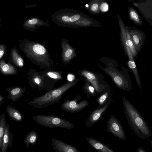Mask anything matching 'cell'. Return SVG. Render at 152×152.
Masks as SVG:
<instances>
[{
  "mask_svg": "<svg viewBox=\"0 0 152 152\" xmlns=\"http://www.w3.org/2000/svg\"><path fill=\"white\" fill-rule=\"evenodd\" d=\"M27 74L28 76V83L31 87L39 88V87H43L44 75H42L41 73L31 69Z\"/></svg>",
  "mask_w": 152,
  "mask_h": 152,
  "instance_id": "7c38bea8",
  "label": "cell"
},
{
  "mask_svg": "<svg viewBox=\"0 0 152 152\" xmlns=\"http://www.w3.org/2000/svg\"><path fill=\"white\" fill-rule=\"evenodd\" d=\"M129 15L131 19L138 25H141L142 22L140 17L136 12L133 8L129 7Z\"/></svg>",
  "mask_w": 152,
  "mask_h": 152,
  "instance_id": "cb8c5ba5",
  "label": "cell"
},
{
  "mask_svg": "<svg viewBox=\"0 0 152 152\" xmlns=\"http://www.w3.org/2000/svg\"><path fill=\"white\" fill-rule=\"evenodd\" d=\"M6 50L5 45L0 44V59L4 55Z\"/></svg>",
  "mask_w": 152,
  "mask_h": 152,
  "instance_id": "f546056e",
  "label": "cell"
},
{
  "mask_svg": "<svg viewBox=\"0 0 152 152\" xmlns=\"http://www.w3.org/2000/svg\"><path fill=\"white\" fill-rule=\"evenodd\" d=\"M83 90L86 94L88 98H89L91 96L96 97L98 94L95 89L91 84L85 78Z\"/></svg>",
  "mask_w": 152,
  "mask_h": 152,
  "instance_id": "ffe728a7",
  "label": "cell"
},
{
  "mask_svg": "<svg viewBox=\"0 0 152 152\" xmlns=\"http://www.w3.org/2000/svg\"><path fill=\"white\" fill-rule=\"evenodd\" d=\"M38 139V135L34 131L32 130L27 135L25 138V144L28 148L30 144L34 145L37 142Z\"/></svg>",
  "mask_w": 152,
  "mask_h": 152,
  "instance_id": "7402d4cb",
  "label": "cell"
},
{
  "mask_svg": "<svg viewBox=\"0 0 152 152\" xmlns=\"http://www.w3.org/2000/svg\"><path fill=\"white\" fill-rule=\"evenodd\" d=\"M0 72L4 75H11L17 73L15 68L10 63H6L4 60L0 61Z\"/></svg>",
  "mask_w": 152,
  "mask_h": 152,
  "instance_id": "e0dca14e",
  "label": "cell"
},
{
  "mask_svg": "<svg viewBox=\"0 0 152 152\" xmlns=\"http://www.w3.org/2000/svg\"><path fill=\"white\" fill-rule=\"evenodd\" d=\"M28 41L25 42L22 50L29 60L41 68L53 65V61L44 46L39 43Z\"/></svg>",
  "mask_w": 152,
  "mask_h": 152,
  "instance_id": "3957f363",
  "label": "cell"
},
{
  "mask_svg": "<svg viewBox=\"0 0 152 152\" xmlns=\"http://www.w3.org/2000/svg\"><path fill=\"white\" fill-rule=\"evenodd\" d=\"M4 99V98L1 95H0V104L2 102V101Z\"/></svg>",
  "mask_w": 152,
  "mask_h": 152,
  "instance_id": "d6a6232c",
  "label": "cell"
},
{
  "mask_svg": "<svg viewBox=\"0 0 152 152\" xmlns=\"http://www.w3.org/2000/svg\"><path fill=\"white\" fill-rule=\"evenodd\" d=\"M6 118L4 114L2 116L0 121V148L1 147L3 138L6 126Z\"/></svg>",
  "mask_w": 152,
  "mask_h": 152,
  "instance_id": "484cf974",
  "label": "cell"
},
{
  "mask_svg": "<svg viewBox=\"0 0 152 152\" xmlns=\"http://www.w3.org/2000/svg\"><path fill=\"white\" fill-rule=\"evenodd\" d=\"M129 33L135 48L137 51L140 50L144 41V35L142 32L136 29L129 30Z\"/></svg>",
  "mask_w": 152,
  "mask_h": 152,
  "instance_id": "9a60e30c",
  "label": "cell"
},
{
  "mask_svg": "<svg viewBox=\"0 0 152 152\" xmlns=\"http://www.w3.org/2000/svg\"><path fill=\"white\" fill-rule=\"evenodd\" d=\"M51 144L55 152H80L75 147L59 139H52Z\"/></svg>",
  "mask_w": 152,
  "mask_h": 152,
  "instance_id": "4fadbf2b",
  "label": "cell"
},
{
  "mask_svg": "<svg viewBox=\"0 0 152 152\" xmlns=\"http://www.w3.org/2000/svg\"><path fill=\"white\" fill-rule=\"evenodd\" d=\"M26 87L23 88L17 86L10 87L4 90L8 91L9 94L7 98L10 99L14 103L19 99L26 91Z\"/></svg>",
  "mask_w": 152,
  "mask_h": 152,
  "instance_id": "5bb4252c",
  "label": "cell"
},
{
  "mask_svg": "<svg viewBox=\"0 0 152 152\" xmlns=\"http://www.w3.org/2000/svg\"><path fill=\"white\" fill-rule=\"evenodd\" d=\"M136 152H147L142 146L139 147L137 150Z\"/></svg>",
  "mask_w": 152,
  "mask_h": 152,
  "instance_id": "1f68e13d",
  "label": "cell"
},
{
  "mask_svg": "<svg viewBox=\"0 0 152 152\" xmlns=\"http://www.w3.org/2000/svg\"><path fill=\"white\" fill-rule=\"evenodd\" d=\"M79 75L88 80L94 88L98 95L111 91L110 86L105 81L102 74L84 69L78 71Z\"/></svg>",
  "mask_w": 152,
  "mask_h": 152,
  "instance_id": "52a82bcc",
  "label": "cell"
},
{
  "mask_svg": "<svg viewBox=\"0 0 152 152\" xmlns=\"http://www.w3.org/2000/svg\"><path fill=\"white\" fill-rule=\"evenodd\" d=\"M101 1H93L90 3L89 7L90 11L93 13L96 14L100 12L99 6Z\"/></svg>",
  "mask_w": 152,
  "mask_h": 152,
  "instance_id": "d4e9b609",
  "label": "cell"
},
{
  "mask_svg": "<svg viewBox=\"0 0 152 152\" xmlns=\"http://www.w3.org/2000/svg\"><path fill=\"white\" fill-rule=\"evenodd\" d=\"M100 10L102 12H107L109 9V6L106 2H101L99 6Z\"/></svg>",
  "mask_w": 152,
  "mask_h": 152,
  "instance_id": "f1b7e54d",
  "label": "cell"
},
{
  "mask_svg": "<svg viewBox=\"0 0 152 152\" xmlns=\"http://www.w3.org/2000/svg\"><path fill=\"white\" fill-rule=\"evenodd\" d=\"M124 111L128 123L139 137L145 139L152 136L150 128L140 113L125 97H123Z\"/></svg>",
  "mask_w": 152,
  "mask_h": 152,
  "instance_id": "6da1fadb",
  "label": "cell"
},
{
  "mask_svg": "<svg viewBox=\"0 0 152 152\" xmlns=\"http://www.w3.org/2000/svg\"></svg>",
  "mask_w": 152,
  "mask_h": 152,
  "instance_id": "836d02e7",
  "label": "cell"
},
{
  "mask_svg": "<svg viewBox=\"0 0 152 152\" xmlns=\"http://www.w3.org/2000/svg\"><path fill=\"white\" fill-rule=\"evenodd\" d=\"M88 143L98 152H115L105 144L93 137L86 138Z\"/></svg>",
  "mask_w": 152,
  "mask_h": 152,
  "instance_id": "2e32d148",
  "label": "cell"
},
{
  "mask_svg": "<svg viewBox=\"0 0 152 152\" xmlns=\"http://www.w3.org/2000/svg\"><path fill=\"white\" fill-rule=\"evenodd\" d=\"M81 98V96L78 95L73 99L64 102L61 107L63 110L71 113L79 112L86 107L89 104L88 102L86 100L77 102Z\"/></svg>",
  "mask_w": 152,
  "mask_h": 152,
  "instance_id": "9c48e42d",
  "label": "cell"
},
{
  "mask_svg": "<svg viewBox=\"0 0 152 152\" xmlns=\"http://www.w3.org/2000/svg\"><path fill=\"white\" fill-rule=\"evenodd\" d=\"M5 110L9 117L14 120L18 122L22 121V117L21 113L15 108L11 106H8L6 107Z\"/></svg>",
  "mask_w": 152,
  "mask_h": 152,
  "instance_id": "d6986e66",
  "label": "cell"
},
{
  "mask_svg": "<svg viewBox=\"0 0 152 152\" xmlns=\"http://www.w3.org/2000/svg\"><path fill=\"white\" fill-rule=\"evenodd\" d=\"M107 131L118 138L125 140L126 136L120 123L113 115H111L107 122Z\"/></svg>",
  "mask_w": 152,
  "mask_h": 152,
  "instance_id": "30bf717a",
  "label": "cell"
},
{
  "mask_svg": "<svg viewBox=\"0 0 152 152\" xmlns=\"http://www.w3.org/2000/svg\"><path fill=\"white\" fill-rule=\"evenodd\" d=\"M44 21L37 18H33L26 20L24 22L23 26L26 29L33 31V29L37 28L36 25L39 27L44 26Z\"/></svg>",
  "mask_w": 152,
  "mask_h": 152,
  "instance_id": "ac0fdd59",
  "label": "cell"
},
{
  "mask_svg": "<svg viewBox=\"0 0 152 152\" xmlns=\"http://www.w3.org/2000/svg\"><path fill=\"white\" fill-rule=\"evenodd\" d=\"M11 58L14 64L18 67H22L24 65V60L16 49L13 48L11 52Z\"/></svg>",
  "mask_w": 152,
  "mask_h": 152,
  "instance_id": "44dd1931",
  "label": "cell"
},
{
  "mask_svg": "<svg viewBox=\"0 0 152 152\" xmlns=\"http://www.w3.org/2000/svg\"><path fill=\"white\" fill-rule=\"evenodd\" d=\"M67 80L69 82H72L74 81L75 79V76L73 74H68L67 77Z\"/></svg>",
  "mask_w": 152,
  "mask_h": 152,
  "instance_id": "4dcf8cb0",
  "label": "cell"
},
{
  "mask_svg": "<svg viewBox=\"0 0 152 152\" xmlns=\"http://www.w3.org/2000/svg\"><path fill=\"white\" fill-rule=\"evenodd\" d=\"M99 67L110 77L118 88L128 91L132 89V81L127 69L123 67L122 70L120 71L111 63L107 64L105 67Z\"/></svg>",
  "mask_w": 152,
  "mask_h": 152,
  "instance_id": "5b68a950",
  "label": "cell"
},
{
  "mask_svg": "<svg viewBox=\"0 0 152 152\" xmlns=\"http://www.w3.org/2000/svg\"><path fill=\"white\" fill-rule=\"evenodd\" d=\"M111 94L110 91H107L101 95L97 99L96 101L99 104V106L103 105L108 99L111 97Z\"/></svg>",
  "mask_w": 152,
  "mask_h": 152,
  "instance_id": "4316f807",
  "label": "cell"
},
{
  "mask_svg": "<svg viewBox=\"0 0 152 152\" xmlns=\"http://www.w3.org/2000/svg\"><path fill=\"white\" fill-rule=\"evenodd\" d=\"M112 101V99L110 97L103 105L99 106L98 108L92 113L86 122L85 124L87 127L91 128L94 124L100 119Z\"/></svg>",
  "mask_w": 152,
  "mask_h": 152,
  "instance_id": "8fae6325",
  "label": "cell"
},
{
  "mask_svg": "<svg viewBox=\"0 0 152 152\" xmlns=\"http://www.w3.org/2000/svg\"><path fill=\"white\" fill-rule=\"evenodd\" d=\"M79 81V78H76L72 82H67L58 88L47 92L41 96L34 98L28 104L37 109H39L58 103L65 93Z\"/></svg>",
  "mask_w": 152,
  "mask_h": 152,
  "instance_id": "277c9868",
  "label": "cell"
},
{
  "mask_svg": "<svg viewBox=\"0 0 152 152\" xmlns=\"http://www.w3.org/2000/svg\"><path fill=\"white\" fill-rule=\"evenodd\" d=\"M8 125H6L1 146L2 152H6L9 141V134Z\"/></svg>",
  "mask_w": 152,
  "mask_h": 152,
  "instance_id": "603a6c76",
  "label": "cell"
},
{
  "mask_svg": "<svg viewBox=\"0 0 152 152\" xmlns=\"http://www.w3.org/2000/svg\"><path fill=\"white\" fill-rule=\"evenodd\" d=\"M47 75L49 77L56 80H61L62 77L60 72L56 71H49L46 73Z\"/></svg>",
  "mask_w": 152,
  "mask_h": 152,
  "instance_id": "83f0119b",
  "label": "cell"
},
{
  "mask_svg": "<svg viewBox=\"0 0 152 152\" xmlns=\"http://www.w3.org/2000/svg\"><path fill=\"white\" fill-rule=\"evenodd\" d=\"M120 28L121 40L126 53L131 51L134 58L136 57L137 52L129 33L128 27H125L123 21L118 17Z\"/></svg>",
  "mask_w": 152,
  "mask_h": 152,
  "instance_id": "ba28073f",
  "label": "cell"
},
{
  "mask_svg": "<svg viewBox=\"0 0 152 152\" xmlns=\"http://www.w3.org/2000/svg\"><path fill=\"white\" fill-rule=\"evenodd\" d=\"M32 118L39 125L49 128L59 127L70 129L75 126L70 122L54 115L39 114L33 116Z\"/></svg>",
  "mask_w": 152,
  "mask_h": 152,
  "instance_id": "8992f818",
  "label": "cell"
},
{
  "mask_svg": "<svg viewBox=\"0 0 152 152\" xmlns=\"http://www.w3.org/2000/svg\"><path fill=\"white\" fill-rule=\"evenodd\" d=\"M53 22L58 25L72 28L91 26L93 21L88 16L75 10L63 9L52 15Z\"/></svg>",
  "mask_w": 152,
  "mask_h": 152,
  "instance_id": "7a4b0ae2",
  "label": "cell"
}]
</instances>
